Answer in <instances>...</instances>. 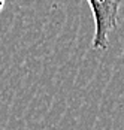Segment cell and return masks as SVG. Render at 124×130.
<instances>
[{"label": "cell", "instance_id": "obj_2", "mask_svg": "<svg viewBox=\"0 0 124 130\" xmlns=\"http://www.w3.org/2000/svg\"><path fill=\"white\" fill-rule=\"evenodd\" d=\"M5 2H6V0H0V12H2L3 8H5Z\"/></svg>", "mask_w": 124, "mask_h": 130}, {"label": "cell", "instance_id": "obj_1", "mask_svg": "<svg viewBox=\"0 0 124 130\" xmlns=\"http://www.w3.org/2000/svg\"><path fill=\"white\" fill-rule=\"evenodd\" d=\"M94 20V50H108V38L118 24V11L123 0H87Z\"/></svg>", "mask_w": 124, "mask_h": 130}]
</instances>
